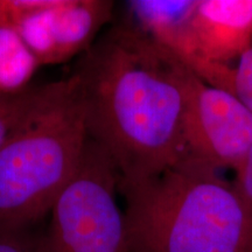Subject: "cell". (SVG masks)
Here are the masks:
<instances>
[{
	"mask_svg": "<svg viewBox=\"0 0 252 252\" xmlns=\"http://www.w3.org/2000/svg\"><path fill=\"white\" fill-rule=\"evenodd\" d=\"M185 65L126 21L110 28L78 59L71 76L88 137L112 160L118 185L158 176L188 152Z\"/></svg>",
	"mask_w": 252,
	"mask_h": 252,
	"instance_id": "obj_1",
	"label": "cell"
},
{
	"mask_svg": "<svg viewBox=\"0 0 252 252\" xmlns=\"http://www.w3.org/2000/svg\"><path fill=\"white\" fill-rule=\"evenodd\" d=\"M219 171L187 152L158 176L118 185L128 252H252V209Z\"/></svg>",
	"mask_w": 252,
	"mask_h": 252,
	"instance_id": "obj_2",
	"label": "cell"
},
{
	"mask_svg": "<svg viewBox=\"0 0 252 252\" xmlns=\"http://www.w3.org/2000/svg\"><path fill=\"white\" fill-rule=\"evenodd\" d=\"M87 141L83 104L70 75L0 150V226L26 229L50 213L76 174Z\"/></svg>",
	"mask_w": 252,
	"mask_h": 252,
	"instance_id": "obj_3",
	"label": "cell"
},
{
	"mask_svg": "<svg viewBox=\"0 0 252 252\" xmlns=\"http://www.w3.org/2000/svg\"><path fill=\"white\" fill-rule=\"evenodd\" d=\"M118 182L108 153L88 138L76 174L50 210L46 252H128Z\"/></svg>",
	"mask_w": 252,
	"mask_h": 252,
	"instance_id": "obj_4",
	"label": "cell"
},
{
	"mask_svg": "<svg viewBox=\"0 0 252 252\" xmlns=\"http://www.w3.org/2000/svg\"><path fill=\"white\" fill-rule=\"evenodd\" d=\"M184 126L187 151L217 169H234L252 145V112L185 65Z\"/></svg>",
	"mask_w": 252,
	"mask_h": 252,
	"instance_id": "obj_5",
	"label": "cell"
},
{
	"mask_svg": "<svg viewBox=\"0 0 252 252\" xmlns=\"http://www.w3.org/2000/svg\"><path fill=\"white\" fill-rule=\"evenodd\" d=\"M111 0H55L34 12L14 30L39 65L64 63L86 53L104 25L112 20Z\"/></svg>",
	"mask_w": 252,
	"mask_h": 252,
	"instance_id": "obj_6",
	"label": "cell"
},
{
	"mask_svg": "<svg viewBox=\"0 0 252 252\" xmlns=\"http://www.w3.org/2000/svg\"><path fill=\"white\" fill-rule=\"evenodd\" d=\"M198 61L229 64L252 46V0H198L190 27Z\"/></svg>",
	"mask_w": 252,
	"mask_h": 252,
	"instance_id": "obj_7",
	"label": "cell"
},
{
	"mask_svg": "<svg viewBox=\"0 0 252 252\" xmlns=\"http://www.w3.org/2000/svg\"><path fill=\"white\" fill-rule=\"evenodd\" d=\"M198 0H132L126 2V23L186 65L195 58L190 27Z\"/></svg>",
	"mask_w": 252,
	"mask_h": 252,
	"instance_id": "obj_8",
	"label": "cell"
},
{
	"mask_svg": "<svg viewBox=\"0 0 252 252\" xmlns=\"http://www.w3.org/2000/svg\"><path fill=\"white\" fill-rule=\"evenodd\" d=\"M39 67L18 32L0 26V94L26 90Z\"/></svg>",
	"mask_w": 252,
	"mask_h": 252,
	"instance_id": "obj_9",
	"label": "cell"
},
{
	"mask_svg": "<svg viewBox=\"0 0 252 252\" xmlns=\"http://www.w3.org/2000/svg\"><path fill=\"white\" fill-rule=\"evenodd\" d=\"M62 81L30 88L17 94H0V150L25 121L56 94Z\"/></svg>",
	"mask_w": 252,
	"mask_h": 252,
	"instance_id": "obj_10",
	"label": "cell"
},
{
	"mask_svg": "<svg viewBox=\"0 0 252 252\" xmlns=\"http://www.w3.org/2000/svg\"><path fill=\"white\" fill-rule=\"evenodd\" d=\"M229 93L252 112V46L238 58L232 67Z\"/></svg>",
	"mask_w": 252,
	"mask_h": 252,
	"instance_id": "obj_11",
	"label": "cell"
},
{
	"mask_svg": "<svg viewBox=\"0 0 252 252\" xmlns=\"http://www.w3.org/2000/svg\"><path fill=\"white\" fill-rule=\"evenodd\" d=\"M0 252H46L45 242L28 235L26 229L0 226Z\"/></svg>",
	"mask_w": 252,
	"mask_h": 252,
	"instance_id": "obj_12",
	"label": "cell"
},
{
	"mask_svg": "<svg viewBox=\"0 0 252 252\" xmlns=\"http://www.w3.org/2000/svg\"><path fill=\"white\" fill-rule=\"evenodd\" d=\"M234 171L236 176L232 185L239 196L252 209V145Z\"/></svg>",
	"mask_w": 252,
	"mask_h": 252,
	"instance_id": "obj_13",
	"label": "cell"
}]
</instances>
